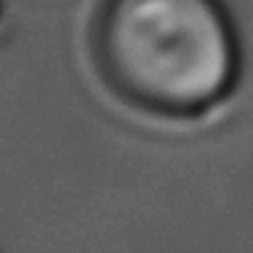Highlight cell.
<instances>
[{
  "mask_svg": "<svg viewBox=\"0 0 253 253\" xmlns=\"http://www.w3.org/2000/svg\"><path fill=\"white\" fill-rule=\"evenodd\" d=\"M90 61L138 116L199 122L234 96L244 45L224 0H99Z\"/></svg>",
  "mask_w": 253,
  "mask_h": 253,
  "instance_id": "cell-1",
  "label": "cell"
},
{
  "mask_svg": "<svg viewBox=\"0 0 253 253\" xmlns=\"http://www.w3.org/2000/svg\"><path fill=\"white\" fill-rule=\"evenodd\" d=\"M3 26H6V3L0 0V29H3Z\"/></svg>",
  "mask_w": 253,
  "mask_h": 253,
  "instance_id": "cell-2",
  "label": "cell"
}]
</instances>
